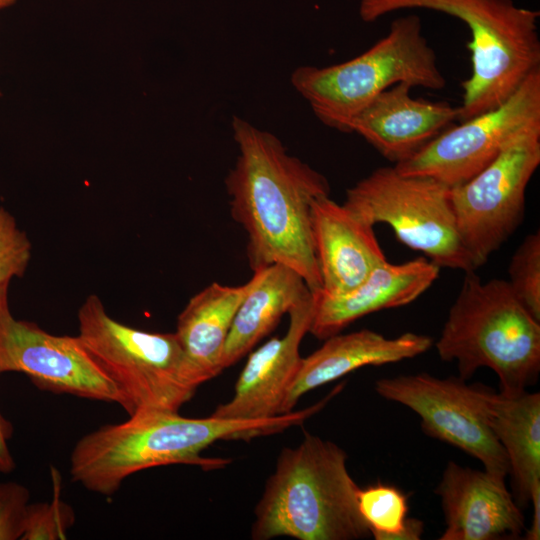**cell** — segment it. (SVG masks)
Segmentation results:
<instances>
[{
  "label": "cell",
  "mask_w": 540,
  "mask_h": 540,
  "mask_svg": "<svg viewBox=\"0 0 540 540\" xmlns=\"http://www.w3.org/2000/svg\"><path fill=\"white\" fill-rule=\"evenodd\" d=\"M250 281L224 344L223 370L249 353L284 314L312 292L296 271L278 263L253 270Z\"/></svg>",
  "instance_id": "ffe728a7"
},
{
  "label": "cell",
  "mask_w": 540,
  "mask_h": 540,
  "mask_svg": "<svg viewBox=\"0 0 540 540\" xmlns=\"http://www.w3.org/2000/svg\"><path fill=\"white\" fill-rule=\"evenodd\" d=\"M324 340L320 348L302 358L288 388L282 414L293 411L307 392L354 370L411 359L425 353L433 345V340L427 335L406 332L395 338H387L369 329L338 333Z\"/></svg>",
  "instance_id": "ac0fdd59"
},
{
  "label": "cell",
  "mask_w": 540,
  "mask_h": 540,
  "mask_svg": "<svg viewBox=\"0 0 540 540\" xmlns=\"http://www.w3.org/2000/svg\"><path fill=\"white\" fill-rule=\"evenodd\" d=\"M347 454L336 443L305 433L281 450L256 505L254 540H357L371 535L358 509Z\"/></svg>",
  "instance_id": "3957f363"
},
{
  "label": "cell",
  "mask_w": 540,
  "mask_h": 540,
  "mask_svg": "<svg viewBox=\"0 0 540 540\" xmlns=\"http://www.w3.org/2000/svg\"><path fill=\"white\" fill-rule=\"evenodd\" d=\"M32 256V244L14 216L0 206V289L21 278Z\"/></svg>",
  "instance_id": "d4e9b609"
},
{
  "label": "cell",
  "mask_w": 540,
  "mask_h": 540,
  "mask_svg": "<svg viewBox=\"0 0 540 540\" xmlns=\"http://www.w3.org/2000/svg\"><path fill=\"white\" fill-rule=\"evenodd\" d=\"M434 492L445 516L440 540L517 539L525 530L523 513L505 480L485 470L450 461Z\"/></svg>",
  "instance_id": "5bb4252c"
},
{
  "label": "cell",
  "mask_w": 540,
  "mask_h": 540,
  "mask_svg": "<svg viewBox=\"0 0 540 540\" xmlns=\"http://www.w3.org/2000/svg\"><path fill=\"white\" fill-rule=\"evenodd\" d=\"M510 288L515 296L540 321V232L529 234L514 252L509 268Z\"/></svg>",
  "instance_id": "cb8c5ba5"
},
{
  "label": "cell",
  "mask_w": 540,
  "mask_h": 540,
  "mask_svg": "<svg viewBox=\"0 0 540 540\" xmlns=\"http://www.w3.org/2000/svg\"><path fill=\"white\" fill-rule=\"evenodd\" d=\"M343 204L373 226L389 225L399 241L440 268L476 270L458 231L450 188L433 178L380 167L347 189Z\"/></svg>",
  "instance_id": "ba28073f"
},
{
  "label": "cell",
  "mask_w": 540,
  "mask_h": 540,
  "mask_svg": "<svg viewBox=\"0 0 540 540\" xmlns=\"http://www.w3.org/2000/svg\"><path fill=\"white\" fill-rule=\"evenodd\" d=\"M311 228L321 277L320 292L326 295L352 291L387 260L374 226L329 195L313 201Z\"/></svg>",
  "instance_id": "2e32d148"
},
{
  "label": "cell",
  "mask_w": 540,
  "mask_h": 540,
  "mask_svg": "<svg viewBox=\"0 0 540 540\" xmlns=\"http://www.w3.org/2000/svg\"><path fill=\"white\" fill-rule=\"evenodd\" d=\"M238 148L225 178L233 219L246 232L252 270L282 264L296 271L309 289L321 291L311 228L313 201L330 194L327 178L288 153L272 133L233 117Z\"/></svg>",
  "instance_id": "6da1fadb"
},
{
  "label": "cell",
  "mask_w": 540,
  "mask_h": 540,
  "mask_svg": "<svg viewBox=\"0 0 540 540\" xmlns=\"http://www.w3.org/2000/svg\"><path fill=\"white\" fill-rule=\"evenodd\" d=\"M439 272L440 267L426 257L400 264L386 260L346 294L330 296L316 292L309 333L326 339L365 315L410 304L432 286Z\"/></svg>",
  "instance_id": "e0dca14e"
},
{
  "label": "cell",
  "mask_w": 540,
  "mask_h": 540,
  "mask_svg": "<svg viewBox=\"0 0 540 540\" xmlns=\"http://www.w3.org/2000/svg\"><path fill=\"white\" fill-rule=\"evenodd\" d=\"M358 509L376 540H419L423 534V521L407 517L408 498L395 486L360 488Z\"/></svg>",
  "instance_id": "7402d4cb"
},
{
  "label": "cell",
  "mask_w": 540,
  "mask_h": 540,
  "mask_svg": "<svg viewBox=\"0 0 540 540\" xmlns=\"http://www.w3.org/2000/svg\"><path fill=\"white\" fill-rule=\"evenodd\" d=\"M407 9L445 13L471 32V74L461 84L460 121L500 106L540 70L538 10L512 0H360L359 15L370 23Z\"/></svg>",
  "instance_id": "277c9868"
},
{
  "label": "cell",
  "mask_w": 540,
  "mask_h": 540,
  "mask_svg": "<svg viewBox=\"0 0 540 540\" xmlns=\"http://www.w3.org/2000/svg\"><path fill=\"white\" fill-rule=\"evenodd\" d=\"M317 404L270 419L238 420L213 416L187 418L167 410H141L121 423L106 424L84 435L70 456L73 482L107 497L129 476L153 467L185 464L221 469L229 459L201 456L219 440H245L302 424Z\"/></svg>",
  "instance_id": "7a4b0ae2"
},
{
  "label": "cell",
  "mask_w": 540,
  "mask_h": 540,
  "mask_svg": "<svg viewBox=\"0 0 540 540\" xmlns=\"http://www.w3.org/2000/svg\"><path fill=\"white\" fill-rule=\"evenodd\" d=\"M435 346L441 360L457 362L463 380L492 369L504 394L526 390L540 371V321L507 280L483 282L475 271L465 272Z\"/></svg>",
  "instance_id": "5b68a950"
},
{
  "label": "cell",
  "mask_w": 540,
  "mask_h": 540,
  "mask_svg": "<svg viewBox=\"0 0 540 540\" xmlns=\"http://www.w3.org/2000/svg\"><path fill=\"white\" fill-rule=\"evenodd\" d=\"M412 88L405 82L387 88L350 123V132L363 137L394 164L410 158L459 120V107L445 101L414 98Z\"/></svg>",
  "instance_id": "9a60e30c"
},
{
  "label": "cell",
  "mask_w": 540,
  "mask_h": 540,
  "mask_svg": "<svg viewBox=\"0 0 540 540\" xmlns=\"http://www.w3.org/2000/svg\"><path fill=\"white\" fill-rule=\"evenodd\" d=\"M17 0H0V10L11 7Z\"/></svg>",
  "instance_id": "f1b7e54d"
},
{
  "label": "cell",
  "mask_w": 540,
  "mask_h": 540,
  "mask_svg": "<svg viewBox=\"0 0 540 540\" xmlns=\"http://www.w3.org/2000/svg\"><path fill=\"white\" fill-rule=\"evenodd\" d=\"M316 307L311 292L289 311V326L253 351L241 371L234 395L216 407L211 416L222 419L262 420L282 415L290 384L302 360L299 347L309 332Z\"/></svg>",
  "instance_id": "4fadbf2b"
},
{
  "label": "cell",
  "mask_w": 540,
  "mask_h": 540,
  "mask_svg": "<svg viewBox=\"0 0 540 540\" xmlns=\"http://www.w3.org/2000/svg\"><path fill=\"white\" fill-rule=\"evenodd\" d=\"M487 408L489 425L509 461L513 497L524 506L540 482V393L509 395L488 389Z\"/></svg>",
  "instance_id": "44dd1931"
},
{
  "label": "cell",
  "mask_w": 540,
  "mask_h": 540,
  "mask_svg": "<svg viewBox=\"0 0 540 540\" xmlns=\"http://www.w3.org/2000/svg\"><path fill=\"white\" fill-rule=\"evenodd\" d=\"M375 390L417 413L425 434L478 459L499 479L509 475L508 458L489 425L488 388L469 386L460 377L419 373L379 379Z\"/></svg>",
  "instance_id": "30bf717a"
},
{
  "label": "cell",
  "mask_w": 540,
  "mask_h": 540,
  "mask_svg": "<svg viewBox=\"0 0 540 540\" xmlns=\"http://www.w3.org/2000/svg\"><path fill=\"white\" fill-rule=\"evenodd\" d=\"M9 285L0 289V375L20 372L41 390L117 403L119 390L89 355L78 336L54 335L11 312Z\"/></svg>",
  "instance_id": "7c38bea8"
},
{
  "label": "cell",
  "mask_w": 540,
  "mask_h": 540,
  "mask_svg": "<svg viewBox=\"0 0 540 540\" xmlns=\"http://www.w3.org/2000/svg\"><path fill=\"white\" fill-rule=\"evenodd\" d=\"M535 124H540V70L500 106L442 131L394 168L453 188L478 174L519 132Z\"/></svg>",
  "instance_id": "8fae6325"
},
{
  "label": "cell",
  "mask_w": 540,
  "mask_h": 540,
  "mask_svg": "<svg viewBox=\"0 0 540 540\" xmlns=\"http://www.w3.org/2000/svg\"><path fill=\"white\" fill-rule=\"evenodd\" d=\"M530 503L533 507L532 522L530 528L526 531L525 539H540V482L536 483L532 489Z\"/></svg>",
  "instance_id": "83f0119b"
},
{
  "label": "cell",
  "mask_w": 540,
  "mask_h": 540,
  "mask_svg": "<svg viewBox=\"0 0 540 540\" xmlns=\"http://www.w3.org/2000/svg\"><path fill=\"white\" fill-rule=\"evenodd\" d=\"M12 435V423L0 413V474H9L16 466L8 445Z\"/></svg>",
  "instance_id": "4316f807"
},
{
  "label": "cell",
  "mask_w": 540,
  "mask_h": 540,
  "mask_svg": "<svg viewBox=\"0 0 540 540\" xmlns=\"http://www.w3.org/2000/svg\"><path fill=\"white\" fill-rule=\"evenodd\" d=\"M251 285L213 282L193 295L177 318L176 336L200 386L223 369L221 358L235 314Z\"/></svg>",
  "instance_id": "d6986e66"
},
{
  "label": "cell",
  "mask_w": 540,
  "mask_h": 540,
  "mask_svg": "<svg viewBox=\"0 0 540 540\" xmlns=\"http://www.w3.org/2000/svg\"><path fill=\"white\" fill-rule=\"evenodd\" d=\"M0 96H1V90H0Z\"/></svg>",
  "instance_id": "f546056e"
},
{
  "label": "cell",
  "mask_w": 540,
  "mask_h": 540,
  "mask_svg": "<svg viewBox=\"0 0 540 540\" xmlns=\"http://www.w3.org/2000/svg\"><path fill=\"white\" fill-rule=\"evenodd\" d=\"M405 82L440 90L446 86L421 19H394L388 33L360 55L331 66H301L291 75L296 91L326 126L350 133L353 118L378 94Z\"/></svg>",
  "instance_id": "8992f818"
},
{
  "label": "cell",
  "mask_w": 540,
  "mask_h": 540,
  "mask_svg": "<svg viewBox=\"0 0 540 540\" xmlns=\"http://www.w3.org/2000/svg\"><path fill=\"white\" fill-rule=\"evenodd\" d=\"M51 474L54 497L49 502L29 503L20 540H63L75 523L73 508L60 498V475L54 468Z\"/></svg>",
  "instance_id": "603a6c76"
},
{
  "label": "cell",
  "mask_w": 540,
  "mask_h": 540,
  "mask_svg": "<svg viewBox=\"0 0 540 540\" xmlns=\"http://www.w3.org/2000/svg\"><path fill=\"white\" fill-rule=\"evenodd\" d=\"M77 335L124 398L131 415L141 410L178 412L199 387L174 333H152L122 324L89 295L78 310Z\"/></svg>",
  "instance_id": "52a82bcc"
},
{
  "label": "cell",
  "mask_w": 540,
  "mask_h": 540,
  "mask_svg": "<svg viewBox=\"0 0 540 540\" xmlns=\"http://www.w3.org/2000/svg\"><path fill=\"white\" fill-rule=\"evenodd\" d=\"M30 492L24 485L0 483V540L21 539Z\"/></svg>",
  "instance_id": "484cf974"
},
{
  "label": "cell",
  "mask_w": 540,
  "mask_h": 540,
  "mask_svg": "<svg viewBox=\"0 0 540 540\" xmlns=\"http://www.w3.org/2000/svg\"><path fill=\"white\" fill-rule=\"evenodd\" d=\"M540 164V124L519 132L483 170L450 188L461 240L475 266L517 230L527 186Z\"/></svg>",
  "instance_id": "9c48e42d"
}]
</instances>
